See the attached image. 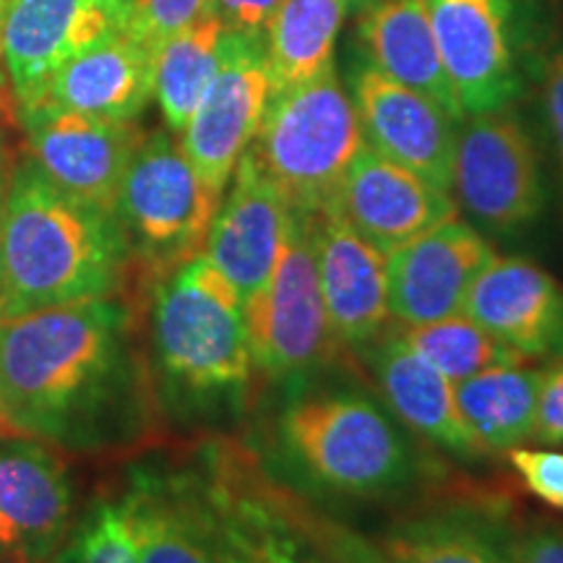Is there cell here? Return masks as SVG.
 <instances>
[{"instance_id": "cell-1", "label": "cell", "mask_w": 563, "mask_h": 563, "mask_svg": "<svg viewBox=\"0 0 563 563\" xmlns=\"http://www.w3.org/2000/svg\"><path fill=\"white\" fill-rule=\"evenodd\" d=\"M152 391L118 298L0 321V407L19 433L70 452L121 446L144 431Z\"/></svg>"}, {"instance_id": "cell-2", "label": "cell", "mask_w": 563, "mask_h": 563, "mask_svg": "<svg viewBox=\"0 0 563 563\" xmlns=\"http://www.w3.org/2000/svg\"><path fill=\"white\" fill-rule=\"evenodd\" d=\"M133 563H321L302 517L256 456L211 441L170 464L131 470Z\"/></svg>"}, {"instance_id": "cell-3", "label": "cell", "mask_w": 563, "mask_h": 563, "mask_svg": "<svg viewBox=\"0 0 563 563\" xmlns=\"http://www.w3.org/2000/svg\"><path fill=\"white\" fill-rule=\"evenodd\" d=\"M321 371L279 384L266 446L272 481L329 501H389L426 483L431 464L418 435L368 386Z\"/></svg>"}, {"instance_id": "cell-4", "label": "cell", "mask_w": 563, "mask_h": 563, "mask_svg": "<svg viewBox=\"0 0 563 563\" xmlns=\"http://www.w3.org/2000/svg\"><path fill=\"white\" fill-rule=\"evenodd\" d=\"M129 274L110 211L60 191L32 157L13 167L0 217V321L115 298Z\"/></svg>"}, {"instance_id": "cell-5", "label": "cell", "mask_w": 563, "mask_h": 563, "mask_svg": "<svg viewBox=\"0 0 563 563\" xmlns=\"http://www.w3.org/2000/svg\"><path fill=\"white\" fill-rule=\"evenodd\" d=\"M152 285L150 376L162 405L183 418L235 412L256 373L241 292L203 253Z\"/></svg>"}, {"instance_id": "cell-6", "label": "cell", "mask_w": 563, "mask_h": 563, "mask_svg": "<svg viewBox=\"0 0 563 563\" xmlns=\"http://www.w3.org/2000/svg\"><path fill=\"white\" fill-rule=\"evenodd\" d=\"M365 144L350 91L334 66L269 95L249 152L287 207L316 214L334 207L344 173Z\"/></svg>"}, {"instance_id": "cell-7", "label": "cell", "mask_w": 563, "mask_h": 563, "mask_svg": "<svg viewBox=\"0 0 563 563\" xmlns=\"http://www.w3.org/2000/svg\"><path fill=\"white\" fill-rule=\"evenodd\" d=\"M173 131L146 133L118 191L112 220L131 272L157 282L201 256L222 196L209 191Z\"/></svg>"}, {"instance_id": "cell-8", "label": "cell", "mask_w": 563, "mask_h": 563, "mask_svg": "<svg viewBox=\"0 0 563 563\" xmlns=\"http://www.w3.org/2000/svg\"><path fill=\"white\" fill-rule=\"evenodd\" d=\"M253 368L287 384L323 368L336 342L329 327L313 249V214L295 211L272 277L243 300Z\"/></svg>"}, {"instance_id": "cell-9", "label": "cell", "mask_w": 563, "mask_h": 563, "mask_svg": "<svg viewBox=\"0 0 563 563\" xmlns=\"http://www.w3.org/2000/svg\"><path fill=\"white\" fill-rule=\"evenodd\" d=\"M452 194L483 235L514 238L540 220L543 162L532 133L511 108L477 112L460 123Z\"/></svg>"}, {"instance_id": "cell-10", "label": "cell", "mask_w": 563, "mask_h": 563, "mask_svg": "<svg viewBox=\"0 0 563 563\" xmlns=\"http://www.w3.org/2000/svg\"><path fill=\"white\" fill-rule=\"evenodd\" d=\"M269 95L264 32H222L220 66L180 133L183 152L209 191L224 196L262 125Z\"/></svg>"}, {"instance_id": "cell-11", "label": "cell", "mask_w": 563, "mask_h": 563, "mask_svg": "<svg viewBox=\"0 0 563 563\" xmlns=\"http://www.w3.org/2000/svg\"><path fill=\"white\" fill-rule=\"evenodd\" d=\"M129 30V0H5L0 58L19 115L45 100L63 63Z\"/></svg>"}, {"instance_id": "cell-12", "label": "cell", "mask_w": 563, "mask_h": 563, "mask_svg": "<svg viewBox=\"0 0 563 563\" xmlns=\"http://www.w3.org/2000/svg\"><path fill=\"white\" fill-rule=\"evenodd\" d=\"M30 157L60 191L110 211L123 175L146 133L136 121H112L87 112L37 104L21 112Z\"/></svg>"}, {"instance_id": "cell-13", "label": "cell", "mask_w": 563, "mask_h": 563, "mask_svg": "<svg viewBox=\"0 0 563 563\" xmlns=\"http://www.w3.org/2000/svg\"><path fill=\"white\" fill-rule=\"evenodd\" d=\"M428 9L464 118L511 108L522 95L514 0H428Z\"/></svg>"}, {"instance_id": "cell-14", "label": "cell", "mask_w": 563, "mask_h": 563, "mask_svg": "<svg viewBox=\"0 0 563 563\" xmlns=\"http://www.w3.org/2000/svg\"><path fill=\"white\" fill-rule=\"evenodd\" d=\"M350 97L371 150L452 194L456 118L422 91L394 81L371 60L352 66Z\"/></svg>"}, {"instance_id": "cell-15", "label": "cell", "mask_w": 563, "mask_h": 563, "mask_svg": "<svg viewBox=\"0 0 563 563\" xmlns=\"http://www.w3.org/2000/svg\"><path fill=\"white\" fill-rule=\"evenodd\" d=\"M76 493L53 443L0 439V563H47L66 543Z\"/></svg>"}, {"instance_id": "cell-16", "label": "cell", "mask_w": 563, "mask_h": 563, "mask_svg": "<svg viewBox=\"0 0 563 563\" xmlns=\"http://www.w3.org/2000/svg\"><path fill=\"white\" fill-rule=\"evenodd\" d=\"M496 251L481 230L449 217L386 256L389 316L397 323H428L462 313L470 287Z\"/></svg>"}, {"instance_id": "cell-17", "label": "cell", "mask_w": 563, "mask_h": 563, "mask_svg": "<svg viewBox=\"0 0 563 563\" xmlns=\"http://www.w3.org/2000/svg\"><path fill=\"white\" fill-rule=\"evenodd\" d=\"M368 371L378 397L407 431L464 462L488 460L481 441L464 422L454 397V382L420 357L389 323L368 344L352 350Z\"/></svg>"}, {"instance_id": "cell-18", "label": "cell", "mask_w": 563, "mask_h": 563, "mask_svg": "<svg viewBox=\"0 0 563 563\" xmlns=\"http://www.w3.org/2000/svg\"><path fill=\"white\" fill-rule=\"evenodd\" d=\"M334 209L384 256L456 214L452 194L363 144L344 173Z\"/></svg>"}, {"instance_id": "cell-19", "label": "cell", "mask_w": 563, "mask_h": 563, "mask_svg": "<svg viewBox=\"0 0 563 563\" xmlns=\"http://www.w3.org/2000/svg\"><path fill=\"white\" fill-rule=\"evenodd\" d=\"M464 313L525 361L563 355V285L522 256H493L464 300Z\"/></svg>"}, {"instance_id": "cell-20", "label": "cell", "mask_w": 563, "mask_h": 563, "mask_svg": "<svg viewBox=\"0 0 563 563\" xmlns=\"http://www.w3.org/2000/svg\"><path fill=\"white\" fill-rule=\"evenodd\" d=\"M232 178L235 183L217 209L203 256L245 300L272 277L292 209L249 150L243 152Z\"/></svg>"}, {"instance_id": "cell-21", "label": "cell", "mask_w": 563, "mask_h": 563, "mask_svg": "<svg viewBox=\"0 0 563 563\" xmlns=\"http://www.w3.org/2000/svg\"><path fill=\"white\" fill-rule=\"evenodd\" d=\"M313 249L334 342L350 352L363 347L391 323L386 256L334 207L313 214Z\"/></svg>"}, {"instance_id": "cell-22", "label": "cell", "mask_w": 563, "mask_h": 563, "mask_svg": "<svg viewBox=\"0 0 563 563\" xmlns=\"http://www.w3.org/2000/svg\"><path fill=\"white\" fill-rule=\"evenodd\" d=\"M157 51L125 30L63 63L40 104L136 121L154 97Z\"/></svg>"}, {"instance_id": "cell-23", "label": "cell", "mask_w": 563, "mask_h": 563, "mask_svg": "<svg viewBox=\"0 0 563 563\" xmlns=\"http://www.w3.org/2000/svg\"><path fill=\"white\" fill-rule=\"evenodd\" d=\"M357 24L373 66L428 95L460 123L464 121L435 45L428 0H361Z\"/></svg>"}, {"instance_id": "cell-24", "label": "cell", "mask_w": 563, "mask_h": 563, "mask_svg": "<svg viewBox=\"0 0 563 563\" xmlns=\"http://www.w3.org/2000/svg\"><path fill=\"white\" fill-rule=\"evenodd\" d=\"M389 563H509V530L473 506L402 519L378 540Z\"/></svg>"}, {"instance_id": "cell-25", "label": "cell", "mask_w": 563, "mask_h": 563, "mask_svg": "<svg viewBox=\"0 0 563 563\" xmlns=\"http://www.w3.org/2000/svg\"><path fill=\"white\" fill-rule=\"evenodd\" d=\"M543 371L527 361L488 368L454 384L456 407L488 456H504L532 439Z\"/></svg>"}, {"instance_id": "cell-26", "label": "cell", "mask_w": 563, "mask_h": 563, "mask_svg": "<svg viewBox=\"0 0 563 563\" xmlns=\"http://www.w3.org/2000/svg\"><path fill=\"white\" fill-rule=\"evenodd\" d=\"M350 0H279L266 21L272 95L334 66V42Z\"/></svg>"}, {"instance_id": "cell-27", "label": "cell", "mask_w": 563, "mask_h": 563, "mask_svg": "<svg viewBox=\"0 0 563 563\" xmlns=\"http://www.w3.org/2000/svg\"><path fill=\"white\" fill-rule=\"evenodd\" d=\"M222 32L220 19L211 11H203L199 19L162 42L157 51L154 97L159 102L167 131L183 133L199 108L203 91L220 66Z\"/></svg>"}, {"instance_id": "cell-28", "label": "cell", "mask_w": 563, "mask_h": 563, "mask_svg": "<svg viewBox=\"0 0 563 563\" xmlns=\"http://www.w3.org/2000/svg\"><path fill=\"white\" fill-rule=\"evenodd\" d=\"M397 329L420 357H426L433 368H439L454 384L475 376V373L496 368V365L525 361L504 342L485 332L483 327H477L464 311L439 321L410 323V327L397 323Z\"/></svg>"}, {"instance_id": "cell-29", "label": "cell", "mask_w": 563, "mask_h": 563, "mask_svg": "<svg viewBox=\"0 0 563 563\" xmlns=\"http://www.w3.org/2000/svg\"><path fill=\"white\" fill-rule=\"evenodd\" d=\"M60 555L66 563H133L136 519H133L129 496L121 493L91 506Z\"/></svg>"}, {"instance_id": "cell-30", "label": "cell", "mask_w": 563, "mask_h": 563, "mask_svg": "<svg viewBox=\"0 0 563 563\" xmlns=\"http://www.w3.org/2000/svg\"><path fill=\"white\" fill-rule=\"evenodd\" d=\"M207 9L209 0H129V32L159 51L162 42Z\"/></svg>"}, {"instance_id": "cell-31", "label": "cell", "mask_w": 563, "mask_h": 563, "mask_svg": "<svg viewBox=\"0 0 563 563\" xmlns=\"http://www.w3.org/2000/svg\"><path fill=\"white\" fill-rule=\"evenodd\" d=\"M509 464L534 498L563 509V452L555 449H511Z\"/></svg>"}, {"instance_id": "cell-32", "label": "cell", "mask_w": 563, "mask_h": 563, "mask_svg": "<svg viewBox=\"0 0 563 563\" xmlns=\"http://www.w3.org/2000/svg\"><path fill=\"white\" fill-rule=\"evenodd\" d=\"M545 446H563V355L543 368L534 410L532 439Z\"/></svg>"}, {"instance_id": "cell-33", "label": "cell", "mask_w": 563, "mask_h": 563, "mask_svg": "<svg viewBox=\"0 0 563 563\" xmlns=\"http://www.w3.org/2000/svg\"><path fill=\"white\" fill-rule=\"evenodd\" d=\"M509 563H563V527L543 522L509 532Z\"/></svg>"}, {"instance_id": "cell-34", "label": "cell", "mask_w": 563, "mask_h": 563, "mask_svg": "<svg viewBox=\"0 0 563 563\" xmlns=\"http://www.w3.org/2000/svg\"><path fill=\"white\" fill-rule=\"evenodd\" d=\"M316 543L321 563H389L378 545L334 525L316 522Z\"/></svg>"}, {"instance_id": "cell-35", "label": "cell", "mask_w": 563, "mask_h": 563, "mask_svg": "<svg viewBox=\"0 0 563 563\" xmlns=\"http://www.w3.org/2000/svg\"><path fill=\"white\" fill-rule=\"evenodd\" d=\"M543 115L563 178V47L543 63Z\"/></svg>"}, {"instance_id": "cell-36", "label": "cell", "mask_w": 563, "mask_h": 563, "mask_svg": "<svg viewBox=\"0 0 563 563\" xmlns=\"http://www.w3.org/2000/svg\"><path fill=\"white\" fill-rule=\"evenodd\" d=\"M279 0H209V9L220 19L224 32H264L266 21Z\"/></svg>"}, {"instance_id": "cell-37", "label": "cell", "mask_w": 563, "mask_h": 563, "mask_svg": "<svg viewBox=\"0 0 563 563\" xmlns=\"http://www.w3.org/2000/svg\"><path fill=\"white\" fill-rule=\"evenodd\" d=\"M11 435H24L16 431V426L9 420V415L3 412V407H0V439H11Z\"/></svg>"}, {"instance_id": "cell-38", "label": "cell", "mask_w": 563, "mask_h": 563, "mask_svg": "<svg viewBox=\"0 0 563 563\" xmlns=\"http://www.w3.org/2000/svg\"><path fill=\"white\" fill-rule=\"evenodd\" d=\"M5 70L3 68H0V115H3V112H5Z\"/></svg>"}, {"instance_id": "cell-39", "label": "cell", "mask_w": 563, "mask_h": 563, "mask_svg": "<svg viewBox=\"0 0 563 563\" xmlns=\"http://www.w3.org/2000/svg\"><path fill=\"white\" fill-rule=\"evenodd\" d=\"M9 170H5V144H3V133H0V178H5Z\"/></svg>"}, {"instance_id": "cell-40", "label": "cell", "mask_w": 563, "mask_h": 563, "mask_svg": "<svg viewBox=\"0 0 563 563\" xmlns=\"http://www.w3.org/2000/svg\"><path fill=\"white\" fill-rule=\"evenodd\" d=\"M5 183H9V175L0 178V217H3V199H5Z\"/></svg>"}, {"instance_id": "cell-41", "label": "cell", "mask_w": 563, "mask_h": 563, "mask_svg": "<svg viewBox=\"0 0 563 563\" xmlns=\"http://www.w3.org/2000/svg\"><path fill=\"white\" fill-rule=\"evenodd\" d=\"M5 3V0H0V5H3Z\"/></svg>"}]
</instances>
